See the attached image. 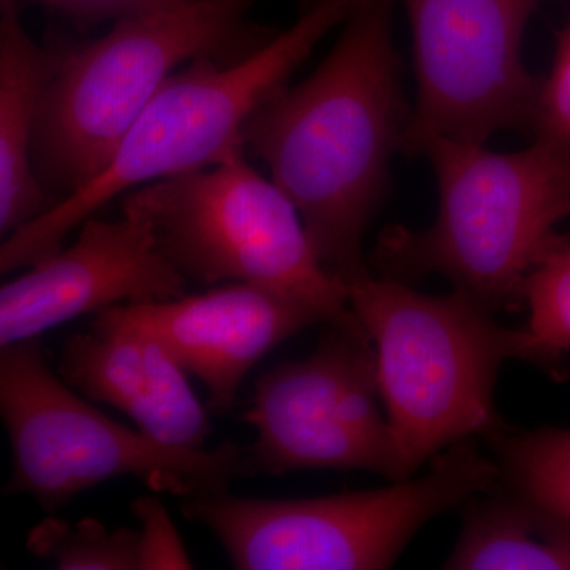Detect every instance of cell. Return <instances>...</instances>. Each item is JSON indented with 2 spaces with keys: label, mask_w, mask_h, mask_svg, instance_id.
I'll return each instance as SVG.
<instances>
[{
  "label": "cell",
  "mask_w": 570,
  "mask_h": 570,
  "mask_svg": "<svg viewBox=\"0 0 570 570\" xmlns=\"http://www.w3.org/2000/svg\"><path fill=\"white\" fill-rule=\"evenodd\" d=\"M524 303L531 313L527 328L542 348L546 370L560 374L570 358V242L528 276Z\"/></svg>",
  "instance_id": "cell-18"
},
{
  "label": "cell",
  "mask_w": 570,
  "mask_h": 570,
  "mask_svg": "<svg viewBox=\"0 0 570 570\" xmlns=\"http://www.w3.org/2000/svg\"><path fill=\"white\" fill-rule=\"evenodd\" d=\"M483 439L497 456L499 482L570 530V431L504 422Z\"/></svg>",
  "instance_id": "cell-16"
},
{
  "label": "cell",
  "mask_w": 570,
  "mask_h": 570,
  "mask_svg": "<svg viewBox=\"0 0 570 570\" xmlns=\"http://www.w3.org/2000/svg\"><path fill=\"white\" fill-rule=\"evenodd\" d=\"M531 129L535 141L570 156V21L558 36L553 67L540 85Z\"/></svg>",
  "instance_id": "cell-19"
},
{
  "label": "cell",
  "mask_w": 570,
  "mask_h": 570,
  "mask_svg": "<svg viewBox=\"0 0 570 570\" xmlns=\"http://www.w3.org/2000/svg\"><path fill=\"white\" fill-rule=\"evenodd\" d=\"M246 154L132 193L157 246L195 283L266 285L318 307L330 322L347 321L354 311L346 284L321 264L295 205Z\"/></svg>",
  "instance_id": "cell-8"
},
{
  "label": "cell",
  "mask_w": 570,
  "mask_h": 570,
  "mask_svg": "<svg viewBox=\"0 0 570 570\" xmlns=\"http://www.w3.org/2000/svg\"><path fill=\"white\" fill-rule=\"evenodd\" d=\"M358 2L316 0L292 28L243 61L200 58L171 75L102 174L3 239L0 273L39 264L58 253L70 232L127 190L212 167L246 149V119L287 86L326 33L343 24Z\"/></svg>",
  "instance_id": "cell-3"
},
{
  "label": "cell",
  "mask_w": 570,
  "mask_h": 570,
  "mask_svg": "<svg viewBox=\"0 0 570 570\" xmlns=\"http://www.w3.org/2000/svg\"><path fill=\"white\" fill-rule=\"evenodd\" d=\"M376 348L360 318L330 322L316 351L257 379L243 419L254 475L358 469L409 479L382 412Z\"/></svg>",
  "instance_id": "cell-9"
},
{
  "label": "cell",
  "mask_w": 570,
  "mask_h": 570,
  "mask_svg": "<svg viewBox=\"0 0 570 570\" xmlns=\"http://www.w3.org/2000/svg\"><path fill=\"white\" fill-rule=\"evenodd\" d=\"M0 415L13 459L6 491L28 494L48 513L112 479L186 499L254 475L249 449L235 442L174 448L107 417L52 371L40 337L0 348Z\"/></svg>",
  "instance_id": "cell-7"
},
{
  "label": "cell",
  "mask_w": 570,
  "mask_h": 570,
  "mask_svg": "<svg viewBox=\"0 0 570 570\" xmlns=\"http://www.w3.org/2000/svg\"><path fill=\"white\" fill-rule=\"evenodd\" d=\"M29 268L0 288V347L108 307L181 298L189 285L132 194L118 219L89 217L73 245Z\"/></svg>",
  "instance_id": "cell-11"
},
{
  "label": "cell",
  "mask_w": 570,
  "mask_h": 570,
  "mask_svg": "<svg viewBox=\"0 0 570 570\" xmlns=\"http://www.w3.org/2000/svg\"><path fill=\"white\" fill-rule=\"evenodd\" d=\"M392 10L393 0H360L321 66L273 94L243 127L247 151L264 160L318 261L346 287L370 273L363 239L411 116Z\"/></svg>",
  "instance_id": "cell-1"
},
{
  "label": "cell",
  "mask_w": 570,
  "mask_h": 570,
  "mask_svg": "<svg viewBox=\"0 0 570 570\" xmlns=\"http://www.w3.org/2000/svg\"><path fill=\"white\" fill-rule=\"evenodd\" d=\"M305 2H307L306 6L311 7L314 2H316V0H305Z\"/></svg>",
  "instance_id": "cell-22"
},
{
  "label": "cell",
  "mask_w": 570,
  "mask_h": 570,
  "mask_svg": "<svg viewBox=\"0 0 570 570\" xmlns=\"http://www.w3.org/2000/svg\"><path fill=\"white\" fill-rule=\"evenodd\" d=\"M438 216L417 232L396 225L379 238L373 264L390 279L448 277L455 291L497 311L519 309L528 276L570 242L557 224L570 216V156L535 141L519 153L430 138Z\"/></svg>",
  "instance_id": "cell-2"
},
{
  "label": "cell",
  "mask_w": 570,
  "mask_h": 570,
  "mask_svg": "<svg viewBox=\"0 0 570 570\" xmlns=\"http://www.w3.org/2000/svg\"><path fill=\"white\" fill-rule=\"evenodd\" d=\"M58 373L89 400L124 412L156 441L205 449L212 428L189 373L159 337L112 307L94 314L91 330L66 341Z\"/></svg>",
  "instance_id": "cell-13"
},
{
  "label": "cell",
  "mask_w": 570,
  "mask_h": 570,
  "mask_svg": "<svg viewBox=\"0 0 570 570\" xmlns=\"http://www.w3.org/2000/svg\"><path fill=\"white\" fill-rule=\"evenodd\" d=\"M59 47L26 32L18 0H0V234L3 238L58 204L32 160L41 100L58 69Z\"/></svg>",
  "instance_id": "cell-14"
},
{
  "label": "cell",
  "mask_w": 570,
  "mask_h": 570,
  "mask_svg": "<svg viewBox=\"0 0 570 570\" xmlns=\"http://www.w3.org/2000/svg\"><path fill=\"white\" fill-rule=\"evenodd\" d=\"M77 18L78 21L122 20L181 6L190 0H33Z\"/></svg>",
  "instance_id": "cell-21"
},
{
  "label": "cell",
  "mask_w": 570,
  "mask_h": 570,
  "mask_svg": "<svg viewBox=\"0 0 570 570\" xmlns=\"http://www.w3.org/2000/svg\"><path fill=\"white\" fill-rule=\"evenodd\" d=\"M348 305L376 348L379 387L409 479L428 460L504 423L494 407L509 360L546 358L530 330L504 328L464 292L433 296L370 273L347 283Z\"/></svg>",
  "instance_id": "cell-4"
},
{
  "label": "cell",
  "mask_w": 570,
  "mask_h": 570,
  "mask_svg": "<svg viewBox=\"0 0 570 570\" xmlns=\"http://www.w3.org/2000/svg\"><path fill=\"white\" fill-rule=\"evenodd\" d=\"M255 3L190 0L122 18L88 43L59 45L32 145L36 174L58 204L102 174L179 66L200 58L239 62L276 36L247 22Z\"/></svg>",
  "instance_id": "cell-5"
},
{
  "label": "cell",
  "mask_w": 570,
  "mask_h": 570,
  "mask_svg": "<svg viewBox=\"0 0 570 570\" xmlns=\"http://www.w3.org/2000/svg\"><path fill=\"white\" fill-rule=\"evenodd\" d=\"M463 527L444 569L570 570V530L498 482L461 508Z\"/></svg>",
  "instance_id": "cell-15"
},
{
  "label": "cell",
  "mask_w": 570,
  "mask_h": 570,
  "mask_svg": "<svg viewBox=\"0 0 570 570\" xmlns=\"http://www.w3.org/2000/svg\"><path fill=\"white\" fill-rule=\"evenodd\" d=\"M112 309L159 337L184 370L200 379L216 414L234 409L246 374L268 352L309 326L330 322L311 303L250 283Z\"/></svg>",
  "instance_id": "cell-12"
},
{
  "label": "cell",
  "mask_w": 570,
  "mask_h": 570,
  "mask_svg": "<svg viewBox=\"0 0 570 570\" xmlns=\"http://www.w3.org/2000/svg\"><path fill=\"white\" fill-rule=\"evenodd\" d=\"M140 521L141 570L193 569L178 531L163 502L154 497L137 499L132 505Z\"/></svg>",
  "instance_id": "cell-20"
},
{
  "label": "cell",
  "mask_w": 570,
  "mask_h": 570,
  "mask_svg": "<svg viewBox=\"0 0 570 570\" xmlns=\"http://www.w3.org/2000/svg\"><path fill=\"white\" fill-rule=\"evenodd\" d=\"M29 553L62 570H141L140 531L102 521L45 519L29 531Z\"/></svg>",
  "instance_id": "cell-17"
},
{
  "label": "cell",
  "mask_w": 570,
  "mask_h": 570,
  "mask_svg": "<svg viewBox=\"0 0 570 570\" xmlns=\"http://www.w3.org/2000/svg\"><path fill=\"white\" fill-rule=\"evenodd\" d=\"M474 439L439 452L426 474L387 489L309 499H254L228 491L183 499L238 570L390 569L428 521L499 482Z\"/></svg>",
  "instance_id": "cell-6"
},
{
  "label": "cell",
  "mask_w": 570,
  "mask_h": 570,
  "mask_svg": "<svg viewBox=\"0 0 570 570\" xmlns=\"http://www.w3.org/2000/svg\"><path fill=\"white\" fill-rule=\"evenodd\" d=\"M403 2L417 78L404 153L434 137L485 145L501 130L531 129L542 80L521 47L542 0Z\"/></svg>",
  "instance_id": "cell-10"
}]
</instances>
